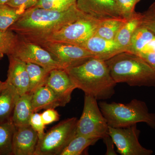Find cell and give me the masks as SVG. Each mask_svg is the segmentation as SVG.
<instances>
[{"label":"cell","instance_id":"obj_1","mask_svg":"<svg viewBox=\"0 0 155 155\" xmlns=\"http://www.w3.org/2000/svg\"><path fill=\"white\" fill-rule=\"evenodd\" d=\"M85 15L78 8L76 5L63 11L34 7L24 11L9 29L25 40L38 43Z\"/></svg>","mask_w":155,"mask_h":155},{"label":"cell","instance_id":"obj_2","mask_svg":"<svg viewBox=\"0 0 155 155\" xmlns=\"http://www.w3.org/2000/svg\"><path fill=\"white\" fill-rule=\"evenodd\" d=\"M76 88L97 100L110 98L116 84L105 61L92 58L77 67L66 69Z\"/></svg>","mask_w":155,"mask_h":155},{"label":"cell","instance_id":"obj_3","mask_svg":"<svg viewBox=\"0 0 155 155\" xmlns=\"http://www.w3.org/2000/svg\"><path fill=\"white\" fill-rule=\"evenodd\" d=\"M105 61L116 84L130 86L155 87V71L139 56L124 51Z\"/></svg>","mask_w":155,"mask_h":155},{"label":"cell","instance_id":"obj_4","mask_svg":"<svg viewBox=\"0 0 155 155\" xmlns=\"http://www.w3.org/2000/svg\"><path fill=\"white\" fill-rule=\"evenodd\" d=\"M98 105L110 127H125L144 122L155 128V114L150 113L143 101L134 99L128 104L101 102Z\"/></svg>","mask_w":155,"mask_h":155},{"label":"cell","instance_id":"obj_5","mask_svg":"<svg viewBox=\"0 0 155 155\" xmlns=\"http://www.w3.org/2000/svg\"><path fill=\"white\" fill-rule=\"evenodd\" d=\"M78 119L62 121L38 140L34 155H60L76 134Z\"/></svg>","mask_w":155,"mask_h":155},{"label":"cell","instance_id":"obj_6","mask_svg":"<svg viewBox=\"0 0 155 155\" xmlns=\"http://www.w3.org/2000/svg\"><path fill=\"white\" fill-rule=\"evenodd\" d=\"M94 97L85 94L82 115L78 122L76 135L101 139L109 135V125Z\"/></svg>","mask_w":155,"mask_h":155},{"label":"cell","instance_id":"obj_7","mask_svg":"<svg viewBox=\"0 0 155 155\" xmlns=\"http://www.w3.org/2000/svg\"><path fill=\"white\" fill-rule=\"evenodd\" d=\"M100 22L85 15L50 35L38 43L44 41L59 42L82 47L89 38L95 34Z\"/></svg>","mask_w":155,"mask_h":155},{"label":"cell","instance_id":"obj_8","mask_svg":"<svg viewBox=\"0 0 155 155\" xmlns=\"http://www.w3.org/2000/svg\"><path fill=\"white\" fill-rule=\"evenodd\" d=\"M10 55L26 63L37 64L48 71L57 69H64L47 50L37 44L23 39L19 35L16 45Z\"/></svg>","mask_w":155,"mask_h":155},{"label":"cell","instance_id":"obj_9","mask_svg":"<svg viewBox=\"0 0 155 155\" xmlns=\"http://www.w3.org/2000/svg\"><path fill=\"white\" fill-rule=\"evenodd\" d=\"M37 44L51 54L65 70L94 58L86 49L76 45L54 41L42 42Z\"/></svg>","mask_w":155,"mask_h":155},{"label":"cell","instance_id":"obj_10","mask_svg":"<svg viewBox=\"0 0 155 155\" xmlns=\"http://www.w3.org/2000/svg\"><path fill=\"white\" fill-rule=\"evenodd\" d=\"M140 130L137 124L125 127H109V134L122 155H151L153 152L142 146L139 141Z\"/></svg>","mask_w":155,"mask_h":155},{"label":"cell","instance_id":"obj_11","mask_svg":"<svg viewBox=\"0 0 155 155\" xmlns=\"http://www.w3.org/2000/svg\"><path fill=\"white\" fill-rule=\"evenodd\" d=\"M76 6L85 15L98 21L125 19L119 14L115 0H77Z\"/></svg>","mask_w":155,"mask_h":155},{"label":"cell","instance_id":"obj_12","mask_svg":"<svg viewBox=\"0 0 155 155\" xmlns=\"http://www.w3.org/2000/svg\"><path fill=\"white\" fill-rule=\"evenodd\" d=\"M49 87L61 100L64 107L70 101L75 84L65 69H53L50 72L45 85Z\"/></svg>","mask_w":155,"mask_h":155},{"label":"cell","instance_id":"obj_13","mask_svg":"<svg viewBox=\"0 0 155 155\" xmlns=\"http://www.w3.org/2000/svg\"><path fill=\"white\" fill-rule=\"evenodd\" d=\"M38 140L37 133L30 125L16 127L12 140V154L34 155Z\"/></svg>","mask_w":155,"mask_h":155},{"label":"cell","instance_id":"obj_14","mask_svg":"<svg viewBox=\"0 0 155 155\" xmlns=\"http://www.w3.org/2000/svg\"><path fill=\"white\" fill-rule=\"evenodd\" d=\"M8 56L9 66L6 82L15 88L19 95L28 93L29 80L26 63L14 56Z\"/></svg>","mask_w":155,"mask_h":155},{"label":"cell","instance_id":"obj_15","mask_svg":"<svg viewBox=\"0 0 155 155\" xmlns=\"http://www.w3.org/2000/svg\"><path fill=\"white\" fill-rule=\"evenodd\" d=\"M94 58L106 61L114 56L125 51L115 41H110L94 35L82 46Z\"/></svg>","mask_w":155,"mask_h":155},{"label":"cell","instance_id":"obj_16","mask_svg":"<svg viewBox=\"0 0 155 155\" xmlns=\"http://www.w3.org/2000/svg\"><path fill=\"white\" fill-rule=\"evenodd\" d=\"M31 104L33 113L42 110L64 107L58 96L46 85L41 87L32 94Z\"/></svg>","mask_w":155,"mask_h":155},{"label":"cell","instance_id":"obj_17","mask_svg":"<svg viewBox=\"0 0 155 155\" xmlns=\"http://www.w3.org/2000/svg\"><path fill=\"white\" fill-rule=\"evenodd\" d=\"M32 94L30 93L18 98L14 107L11 119L16 127L29 125V121L33 114L31 98Z\"/></svg>","mask_w":155,"mask_h":155},{"label":"cell","instance_id":"obj_18","mask_svg":"<svg viewBox=\"0 0 155 155\" xmlns=\"http://www.w3.org/2000/svg\"><path fill=\"white\" fill-rule=\"evenodd\" d=\"M141 13L136 12L125 21L117 33L114 41L125 51H128L134 32L141 26Z\"/></svg>","mask_w":155,"mask_h":155},{"label":"cell","instance_id":"obj_19","mask_svg":"<svg viewBox=\"0 0 155 155\" xmlns=\"http://www.w3.org/2000/svg\"><path fill=\"white\" fill-rule=\"evenodd\" d=\"M0 93V122L8 119L20 96L15 88L6 81Z\"/></svg>","mask_w":155,"mask_h":155},{"label":"cell","instance_id":"obj_20","mask_svg":"<svg viewBox=\"0 0 155 155\" xmlns=\"http://www.w3.org/2000/svg\"><path fill=\"white\" fill-rule=\"evenodd\" d=\"M29 80L28 93L33 94L41 87L45 85L51 71L32 63H26Z\"/></svg>","mask_w":155,"mask_h":155},{"label":"cell","instance_id":"obj_21","mask_svg":"<svg viewBox=\"0 0 155 155\" xmlns=\"http://www.w3.org/2000/svg\"><path fill=\"white\" fill-rule=\"evenodd\" d=\"M126 20L113 19L100 21L95 35L108 40L114 41L120 28Z\"/></svg>","mask_w":155,"mask_h":155},{"label":"cell","instance_id":"obj_22","mask_svg":"<svg viewBox=\"0 0 155 155\" xmlns=\"http://www.w3.org/2000/svg\"><path fill=\"white\" fill-rule=\"evenodd\" d=\"M16 127L10 119L0 123V154H12L13 136Z\"/></svg>","mask_w":155,"mask_h":155},{"label":"cell","instance_id":"obj_23","mask_svg":"<svg viewBox=\"0 0 155 155\" xmlns=\"http://www.w3.org/2000/svg\"><path fill=\"white\" fill-rule=\"evenodd\" d=\"M99 140L76 134L60 155H80L87 148L94 145Z\"/></svg>","mask_w":155,"mask_h":155},{"label":"cell","instance_id":"obj_24","mask_svg":"<svg viewBox=\"0 0 155 155\" xmlns=\"http://www.w3.org/2000/svg\"><path fill=\"white\" fill-rule=\"evenodd\" d=\"M24 11L7 4H0V30L8 29L22 16Z\"/></svg>","mask_w":155,"mask_h":155},{"label":"cell","instance_id":"obj_25","mask_svg":"<svg viewBox=\"0 0 155 155\" xmlns=\"http://www.w3.org/2000/svg\"><path fill=\"white\" fill-rule=\"evenodd\" d=\"M18 39V35L11 29L0 30V53L11 55Z\"/></svg>","mask_w":155,"mask_h":155},{"label":"cell","instance_id":"obj_26","mask_svg":"<svg viewBox=\"0 0 155 155\" xmlns=\"http://www.w3.org/2000/svg\"><path fill=\"white\" fill-rule=\"evenodd\" d=\"M76 2L77 0H38L34 7L63 11H67L76 5Z\"/></svg>","mask_w":155,"mask_h":155},{"label":"cell","instance_id":"obj_27","mask_svg":"<svg viewBox=\"0 0 155 155\" xmlns=\"http://www.w3.org/2000/svg\"><path fill=\"white\" fill-rule=\"evenodd\" d=\"M141 0H115L119 14L125 20L130 19L136 13L135 6Z\"/></svg>","mask_w":155,"mask_h":155},{"label":"cell","instance_id":"obj_28","mask_svg":"<svg viewBox=\"0 0 155 155\" xmlns=\"http://www.w3.org/2000/svg\"><path fill=\"white\" fill-rule=\"evenodd\" d=\"M141 14V26L146 28L155 35V2Z\"/></svg>","mask_w":155,"mask_h":155},{"label":"cell","instance_id":"obj_29","mask_svg":"<svg viewBox=\"0 0 155 155\" xmlns=\"http://www.w3.org/2000/svg\"><path fill=\"white\" fill-rule=\"evenodd\" d=\"M29 125L35 130L38 135L39 139H40L45 134V125L43 122L41 114L34 113L31 117Z\"/></svg>","mask_w":155,"mask_h":155},{"label":"cell","instance_id":"obj_30","mask_svg":"<svg viewBox=\"0 0 155 155\" xmlns=\"http://www.w3.org/2000/svg\"><path fill=\"white\" fill-rule=\"evenodd\" d=\"M38 0H9L6 4L8 5L25 11L34 7Z\"/></svg>","mask_w":155,"mask_h":155},{"label":"cell","instance_id":"obj_31","mask_svg":"<svg viewBox=\"0 0 155 155\" xmlns=\"http://www.w3.org/2000/svg\"><path fill=\"white\" fill-rule=\"evenodd\" d=\"M41 115L43 122L45 125L57 122L60 117L59 113L54 109H47L41 114Z\"/></svg>","mask_w":155,"mask_h":155},{"label":"cell","instance_id":"obj_32","mask_svg":"<svg viewBox=\"0 0 155 155\" xmlns=\"http://www.w3.org/2000/svg\"><path fill=\"white\" fill-rule=\"evenodd\" d=\"M104 142L105 143L107 146V152L106 155H117L116 151L114 150V142L111 138L110 135H108L103 138Z\"/></svg>","mask_w":155,"mask_h":155},{"label":"cell","instance_id":"obj_33","mask_svg":"<svg viewBox=\"0 0 155 155\" xmlns=\"http://www.w3.org/2000/svg\"><path fill=\"white\" fill-rule=\"evenodd\" d=\"M155 71V52L146 53L138 55Z\"/></svg>","mask_w":155,"mask_h":155},{"label":"cell","instance_id":"obj_34","mask_svg":"<svg viewBox=\"0 0 155 155\" xmlns=\"http://www.w3.org/2000/svg\"><path fill=\"white\" fill-rule=\"evenodd\" d=\"M5 82H2L0 81V93L5 87Z\"/></svg>","mask_w":155,"mask_h":155},{"label":"cell","instance_id":"obj_35","mask_svg":"<svg viewBox=\"0 0 155 155\" xmlns=\"http://www.w3.org/2000/svg\"><path fill=\"white\" fill-rule=\"evenodd\" d=\"M9 0H0V4H6Z\"/></svg>","mask_w":155,"mask_h":155},{"label":"cell","instance_id":"obj_36","mask_svg":"<svg viewBox=\"0 0 155 155\" xmlns=\"http://www.w3.org/2000/svg\"><path fill=\"white\" fill-rule=\"evenodd\" d=\"M4 54H2V53H0V60H1V59L3 58V56H4Z\"/></svg>","mask_w":155,"mask_h":155}]
</instances>
